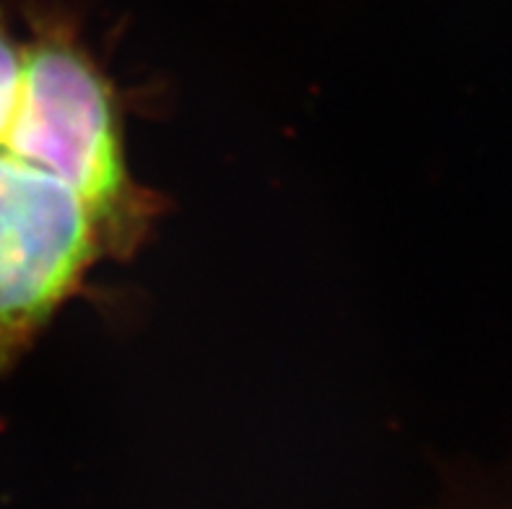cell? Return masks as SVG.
<instances>
[{
    "label": "cell",
    "instance_id": "obj_2",
    "mask_svg": "<svg viewBox=\"0 0 512 509\" xmlns=\"http://www.w3.org/2000/svg\"><path fill=\"white\" fill-rule=\"evenodd\" d=\"M110 260L102 224L71 182L0 146V374L32 351Z\"/></svg>",
    "mask_w": 512,
    "mask_h": 509
},
{
    "label": "cell",
    "instance_id": "obj_3",
    "mask_svg": "<svg viewBox=\"0 0 512 509\" xmlns=\"http://www.w3.org/2000/svg\"><path fill=\"white\" fill-rule=\"evenodd\" d=\"M24 73V34L13 29L11 11L0 3V143L6 138L13 110L19 102Z\"/></svg>",
    "mask_w": 512,
    "mask_h": 509
},
{
    "label": "cell",
    "instance_id": "obj_1",
    "mask_svg": "<svg viewBox=\"0 0 512 509\" xmlns=\"http://www.w3.org/2000/svg\"><path fill=\"white\" fill-rule=\"evenodd\" d=\"M24 73L3 149L50 169L84 195L110 260L146 247L167 200L138 182L125 143L123 97L71 16L24 8Z\"/></svg>",
    "mask_w": 512,
    "mask_h": 509
}]
</instances>
